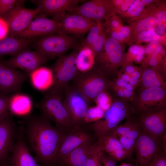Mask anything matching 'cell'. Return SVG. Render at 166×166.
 I'll return each instance as SVG.
<instances>
[{"mask_svg":"<svg viewBox=\"0 0 166 166\" xmlns=\"http://www.w3.org/2000/svg\"><path fill=\"white\" fill-rule=\"evenodd\" d=\"M65 132L41 115L27 121L26 134L30 146L42 166H58L56 153Z\"/></svg>","mask_w":166,"mask_h":166,"instance_id":"1","label":"cell"},{"mask_svg":"<svg viewBox=\"0 0 166 166\" xmlns=\"http://www.w3.org/2000/svg\"><path fill=\"white\" fill-rule=\"evenodd\" d=\"M78 37L64 33L43 35L33 39L31 46L48 60L65 55L78 45Z\"/></svg>","mask_w":166,"mask_h":166,"instance_id":"2","label":"cell"},{"mask_svg":"<svg viewBox=\"0 0 166 166\" xmlns=\"http://www.w3.org/2000/svg\"><path fill=\"white\" fill-rule=\"evenodd\" d=\"M78 51L77 46L70 53L57 58L50 68L53 75V82L46 94L62 97L65 87L78 72L76 64Z\"/></svg>","mask_w":166,"mask_h":166,"instance_id":"3","label":"cell"},{"mask_svg":"<svg viewBox=\"0 0 166 166\" xmlns=\"http://www.w3.org/2000/svg\"><path fill=\"white\" fill-rule=\"evenodd\" d=\"M124 49L121 42L107 36L104 49L95 58L94 67L111 80L117 74L124 60Z\"/></svg>","mask_w":166,"mask_h":166,"instance_id":"4","label":"cell"},{"mask_svg":"<svg viewBox=\"0 0 166 166\" xmlns=\"http://www.w3.org/2000/svg\"><path fill=\"white\" fill-rule=\"evenodd\" d=\"M133 113L132 106L125 101H114L107 111L105 112L102 118L94 123L86 124L100 140L106 136L108 132L118 125L123 120L131 118Z\"/></svg>","mask_w":166,"mask_h":166,"instance_id":"5","label":"cell"},{"mask_svg":"<svg viewBox=\"0 0 166 166\" xmlns=\"http://www.w3.org/2000/svg\"><path fill=\"white\" fill-rule=\"evenodd\" d=\"M72 80L71 85L91 102L101 93L109 89L112 80L94 66L87 72H78Z\"/></svg>","mask_w":166,"mask_h":166,"instance_id":"6","label":"cell"},{"mask_svg":"<svg viewBox=\"0 0 166 166\" xmlns=\"http://www.w3.org/2000/svg\"><path fill=\"white\" fill-rule=\"evenodd\" d=\"M38 106L41 115L53 122L61 130L66 132L72 128L62 97L45 94Z\"/></svg>","mask_w":166,"mask_h":166,"instance_id":"7","label":"cell"},{"mask_svg":"<svg viewBox=\"0 0 166 166\" xmlns=\"http://www.w3.org/2000/svg\"><path fill=\"white\" fill-rule=\"evenodd\" d=\"M62 99L68 114L71 126L85 125V116L87 109L90 106L91 102L69 84L64 87Z\"/></svg>","mask_w":166,"mask_h":166,"instance_id":"8","label":"cell"},{"mask_svg":"<svg viewBox=\"0 0 166 166\" xmlns=\"http://www.w3.org/2000/svg\"><path fill=\"white\" fill-rule=\"evenodd\" d=\"M97 140L94 133L86 124L73 127L65 132L59 144L56 153L58 166L74 149L85 143Z\"/></svg>","mask_w":166,"mask_h":166,"instance_id":"9","label":"cell"},{"mask_svg":"<svg viewBox=\"0 0 166 166\" xmlns=\"http://www.w3.org/2000/svg\"><path fill=\"white\" fill-rule=\"evenodd\" d=\"M166 89L151 88L141 89L134 106L133 113L139 116L160 109L165 107Z\"/></svg>","mask_w":166,"mask_h":166,"instance_id":"10","label":"cell"},{"mask_svg":"<svg viewBox=\"0 0 166 166\" xmlns=\"http://www.w3.org/2000/svg\"><path fill=\"white\" fill-rule=\"evenodd\" d=\"M163 150V141L141 129L134 149L136 166H149L156 154Z\"/></svg>","mask_w":166,"mask_h":166,"instance_id":"11","label":"cell"},{"mask_svg":"<svg viewBox=\"0 0 166 166\" xmlns=\"http://www.w3.org/2000/svg\"><path fill=\"white\" fill-rule=\"evenodd\" d=\"M48 61L41 52L28 49L11 56L7 60H2L4 65L10 68L22 70L28 76L33 71L45 64Z\"/></svg>","mask_w":166,"mask_h":166,"instance_id":"12","label":"cell"},{"mask_svg":"<svg viewBox=\"0 0 166 166\" xmlns=\"http://www.w3.org/2000/svg\"><path fill=\"white\" fill-rule=\"evenodd\" d=\"M18 4L4 19L7 22L10 35L15 36L29 25L34 19L41 12L39 7L30 9Z\"/></svg>","mask_w":166,"mask_h":166,"instance_id":"13","label":"cell"},{"mask_svg":"<svg viewBox=\"0 0 166 166\" xmlns=\"http://www.w3.org/2000/svg\"><path fill=\"white\" fill-rule=\"evenodd\" d=\"M135 120L143 131L163 141L166 134L165 107L139 116Z\"/></svg>","mask_w":166,"mask_h":166,"instance_id":"14","label":"cell"},{"mask_svg":"<svg viewBox=\"0 0 166 166\" xmlns=\"http://www.w3.org/2000/svg\"><path fill=\"white\" fill-rule=\"evenodd\" d=\"M0 58V96L18 93L28 76L25 73L10 68Z\"/></svg>","mask_w":166,"mask_h":166,"instance_id":"15","label":"cell"},{"mask_svg":"<svg viewBox=\"0 0 166 166\" xmlns=\"http://www.w3.org/2000/svg\"><path fill=\"white\" fill-rule=\"evenodd\" d=\"M60 33L56 21L39 13L26 29L15 37L33 39L43 35Z\"/></svg>","mask_w":166,"mask_h":166,"instance_id":"16","label":"cell"},{"mask_svg":"<svg viewBox=\"0 0 166 166\" xmlns=\"http://www.w3.org/2000/svg\"><path fill=\"white\" fill-rule=\"evenodd\" d=\"M61 33L77 37L89 31L95 22L78 14L67 12L57 21Z\"/></svg>","mask_w":166,"mask_h":166,"instance_id":"17","label":"cell"},{"mask_svg":"<svg viewBox=\"0 0 166 166\" xmlns=\"http://www.w3.org/2000/svg\"><path fill=\"white\" fill-rule=\"evenodd\" d=\"M82 0H34L31 1L40 8L41 14L57 21L65 13L78 6Z\"/></svg>","mask_w":166,"mask_h":166,"instance_id":"18","label":"cell"},{"mask_svg":"<svg viewBox=\"0 0 166 166\" xmlns=\"http://www.w3.org/2000/svg\"><path fill=\"white\" fill-rule=\"evenodd\" d=\"M11 114L0 120V165L9 164L7 162L14 145L15 130Z\"/></svg>","mask_w":166,"mask_h":166,"instance_id":"19","label":"cell"},{"mask_svg":"<svg viewBox=\"0 0 166 166\" xmlns=\"http://www.w3.org/2000/svg\"><path fill=\"white\" fill-rule=\"evenodd\" d=\"M67 12L78 14L95 22L101 23L108 18L107 10L103 0L88 1Z\"/></svg>","mask_w":166,"mask_h":166,"instance_id":"20","label":"cell"},{"mask_svg":"<svg viewBox=\"0 0 166 166\" xmlns=\"http://www.w3.org/2000/svg\"><path fill=\"white\" fill-rule=\"evenodd\" d=\"M10 159L13 166H42L30 154L28 147L21 136L14 144Z\"/></svg>","mask_w":166,"mask_h":166,"instance_id":"21","label":"cell"},{"mask_svg":"<svg viewBox=\"0 0 166 166\" xmlns=\"http://www.w3.org/2000/svg\"><path fill=\"white\" fill-rule=\"evenodd\" d=\"M33 40L8 36L0 40V56L15 55L28 49L31 45Z\"/></svg>","mask_w":166,"mask_h":166,"instance_id":"22","label":"cell"},{"mask_svg":"<svg viewBox=\"0 0 166 166\" xmlns=\"http://www.w3.org/2000/svg\"><path fill=\"white\" fill-rule=\"evenodd\" d=\"M96 141L85 143L74 149L64 158L59 166H85L90 149Z\"/></svg>","mask_w":166,"mask_h":166,"instance_id":"23","label":"cell"},{"mask_svg":"<svg viewBox=\"0 0 166 166\" xmlns=\"http://www.w3.org/2000/svg\"><path fill=\"white\" fill-rule=\"evenodd\" d=\"M157 67L146 68L141 71L140 82L141 89L151 88L166 89L165 75Z\"/></svg>","mask_w":166,"mask_h":166,"instance_id":"24","label":"cell"},{"mask_svg":"<svg viewBox=\"0 0 166 166\" xmlns=\"http://www.w3.org/2000/svg\"><path fill=\"white\" fill-rule=\"evenodd\" d=\"M33 86L41 91H48L53 82V75L50 68L41 66L33 71L29 76Z\"/></svg>","mask_w":166,"mask_h":166,"instance_id":"25","label":"cell"},{"mask_svg":"<svg viewBox=\"0 0 166 166\" xmlns=\"http://www.w3.org/2000/svg\"><path fill=\"white\" fill-rule=\"evenodd\" d=\"M95 55L91 47L79 44L76 60L78 72H85L91 69L95 65Z\"/></svg>","mask_w":166,"mask_h":166,"instance_id":"26","label":"cell"},{"mask_svg":"<svg viewBox=\"0 0 166 166\" xmlns=\"http://www.w3.org/2000/svg\"><path fill=\"white\" fill-rule=\"evenodd\" d=\"M32 107V101L28 96L18 93L10 95L9 108L12 114L26 115L30 112Z\"/></svg>","mask_w":166,"mask_h":166,"instance_id":"27","label":"cell"},{"mask_svg":"<svg viewBox=\"0 0 166 166\" xmlns=\"http://www.w3.org/2000/svg\"><path fill=\"white\" fill-rule=\"evenodd\" d=\"M141 129L139 126L133 129L119 140L123 148L132 158L136 141L140 133Z\"/></svg>","mask_w":166,"mask_h":166,"instance_id":"28","label":"cell"},{"mask_svg":"<svg viewBox=\"0 0 166 166\" xmlns=\"http://www.w3.org/2000/svg\"><path fill=\"white\" fill-rule=\"evenodd\" d=\"M139 126L135 120L129 119L124 123L117 125L110 130L106 136L114 137L119 140L131 130Z\"/></svg>","mask_w":166,"mask_h":166,"instance_id":"29","label":"cell"},{"mask_svg":"<svg viewBox=\"0 0 166 166\" xmlns=\"http://www.w3.org/2000/svg\"><path fill=\"white\" fill-rule=\"evenodd\" d=\"M97 141L102 150L110 156L117 150L124 149L119 140L113 137L106 136Z\"/></svg>","mask_w":166,"mask_h":166,"instance_id":"30","label":"cell"},{"mask_svg":"<svg viewBox=\"0 0 166 166\" xmlns=\"http://www.w3.org/2000/svg\"><path fill=\"white\" fill-rule=\"evenodd\" d=\"M158 19L153 16L150 15L140 18L133 25V29L135 32L138 33L146 30L151 27H154L158 23Z\"/></svg>","mask_w":166,"mask_h":166,"instance_id":"31","label":"cell"},{"mask_svg":"<svg viewBox=\"0 0 166 166\" xmlns=\"http://www.w3.org/2000/svg\"><path fill=\"white\" fill-rule=\"evenodd\" d=\"M103 152L96 141L90 149L85 166H100Z\"/></svg>","mask_w":166,"mask_h":166,"instance_id":"32","label":"cell"},{"mask_svg":"<svg viewBox=\"0 0 166 166\" xmlns=\"http://www.w3.org/2000/svg\"><path fill=\"white\" fill-rule=\"evenodd\" d=\"M105 112L97 105L90 106L87 109L84 117L85 125L95 122L102 118Z\"/></svg>","mask_w":166,"mask_h":166,"instance_id":"33","label":"cell"},{"mask_svg":"<svg viewBox=\"0 0 166 166\" xmlns=\"http://www.w3.org/2000/svg\"><path fill=\"white\" fill-rule=\"evenodd\" d=\"M102 27L101 23L94 22L89 30L85 39L80 44L89 46L92 48L100 34Z\"/></svg>","mask_w":166,"mask_h":166,"instance_id":"34","label":"cell"},{"mask_svg":"<svg viewBox=\"0 0 166 166\" xmlns=\"http://www.w3.org/2000/svg\"><path fill=\"white\" fill-rule=\"evenodd\" d=\"M25 0H0V17L3 18L18 4H23Z\"/></svg>","mask_w":166,"mask_h":166,"instance_id":"35","label":"cell"},{"mask_svg":"<svg viewBox=\"0 0 166 166\" xmlns=\"http://www.w3.org/2000/svg\"><path fill=\"white\" fill-rule=\"evenodd\" d=\"M105 90L99 94L94 101L96 105L98 106L104 112L111 106L112 101L111 97L107 91Z\"/></svg>","mask_w":166,"mask_h":166,"instance_id":"36","label":"cell"},{"mask_svg":"<svg viewBox=\"0 0 166 166\" xmlns=\"http://www.w3.org/2000/svg\"><path fill=\"white\" fill-rule=\"evenodd\" d=\"M107 36L106 29L102 26L100 34L92 47L95 58L98 56L102 51Z\"/></svg>","mask_w":166,"mask_h":166,"instance_id":"37","label":"cell"},{"mask_svg":"<svg viewBox=\"0 0 166 166\" xmlns=\"http://www.w3.org/2000/svg\"><path fill=\"white\" fill-rule=\"evenodd\" d=\"M131 31V29L127 26H121L118 31L107 30L109 36L119 42L125 40L130 35Z\"/></svg>","mask_w":166,"mask_h":166,"instance_id":"38","label":"cell"},{"mask_svg":"<svg viewBox=\"0 0 166 166\" xmlns=\"http://www.w3.org/2000/svg\"><path fill=\"white\" fill-rule=\"evenodd\" d=\"M144 9V6L140 0H134L125 13L128 16L138 17L143 14Z\"/></svg>","mask_w":166,"mask_h":166,"instance_id":"39","label":"cell"},{"mask_svg":"<svg viewBox=\"0 0 166 166\" xmlns=\"http://www.w3.org/2000/svg\"><path fill=\"white\" fill-rule=\"evenodd\" d=\"M11 95L0 96V120L10 113L9 101Z\"/></svg>","mask_w":166,"mask_h":166,"instance_id":"40","label":"cell"},{"mask_svg":"<svg viewBox=\"0 0 166 166\" xmlns=\"http://www.w3.org/2000/svg\"><path fill=\"white\" fill-rule=\"evenodd\" d=\"M149 166H166V152L163 150L157 153Z\"/></svg>","mask_w":166,"mask_h":166,"instance_id":"41","label":"cell"},{"mask_svg":"<svg viewBox=\"0 0 166 166\" xmlns=\"http://www.w3.org/2000/svg\"><path fill=\"white\" fill-rule=\"evenodd\" d=\"M137 38L140 42H149L157 41L160 38L154 36L147 30L140 31L137 34Z\"/></svg>","mask_w":166,"mask_h":166,"instance_id":"42","label":"cell"},{"mask_svg":"<svg viewBox=\"0 0 166 166\" xmlns=\"http://www.w3.org/2000/svg\"><path fill=\"white\" fill-rule=\"evenodd\" d=\"M117 162L103 151L100 166H116Z\"/></svg>","mask_w":166,"mask_h":166,"instance_id":"43","label":"cell"},{"mask_svg":"<svg viewBox=\"0 0 166 166\" xmlns=\"http://www.w3.org/2000/svg\"><path fill=\"white\" fill-rule=\"evenodd\" d=\"M8 25L4 18L0 17V40L7 36L9 34Z\"/></svg>","mask_w":166,"mask_h":166,"instance_id":"44","label":"cell"},{"mask_svg":"<svg viewBox=\"0 0 166 166\" xmlns=\"http://www.w3.org/2000/svg\"><path fill=\"white\" fill-rule=\"evenodd\" d=\"M129 52L134 57L137 55H144L145 54L144 48L136 45L131 46L129 49Z\"/></svg>","mask_w":166,"mask_h":166,"instance_id":"45","label":"cell"},{"mask_svg":"<svg viewBox=\"0 0 166 166\" xmlns=\"http://www.w3.org/2000/svg\"><path fill=\"white\" fill-rule=\"evenodd\" d=\"M166 11L164 10H160L154 12L153 15L156 18L159 22H166Z\"/></svg>","mask_w":166,"mask_h":166,"instance_id":"46","label":"cell"},{"mask_svg":"<svg viewBox=\"0 0 166 166\" xmlns=\"http://www.w3.org/2000/svg\"><path fill=\"white\" fill-rule=\"evenodd\" d=\"M155 32L159 36H162L165 34V26L162 24V23H159L154 27Z\"/></svg>","mask_w":166,"mask_h":166,"instance_id":"47","label":"cell"},{"mask_svg":"<svg viewBox=\"0 0 166 166\" xmlns=\"http://www.w3.org/2000/svg\"><path fill=\"white\" fill-rule=\"evenodd\" d=\"M158 54L153 53L152 55L149 59L148 64L149 65L152 67H157L159 63V61L158 59L157 55Z\"/></svg>","mask_w":166,"mask_h":166,"instance_id":"48","label":"cell"},{"mask_svg":"<svg viewBox=\"0 0 166 166\" xmlns=\"http://www.w3.org/2000/svg\"><path fill=\"white\" fill-rule=\"evenodd\" d=\"M134 0L124 1L120 6V10L122 13H125L130 6L133 3Z\"/></svg>","mask_w":166,"mask_h":166,"instance_id":"49","label":"cell"},{"mask_svg":"<svg viewBox=\"0 0 166 166\" xmlns=\"http://www.w3.org/2000/svg\"><path fill=\"white\" fill-rule=\"evenodd\" d=\"M137 68L131 65H127L124 66L125 73L130 75Z\"/></svg>","mask_w":166,"mask_h":166,"instance_id":"50","label":"cell"},{"mask_svg":"<svg viewBox=\"0 0 166 166\" xmlns=\"http://www.w3.org/2000/svg\"><path fill=\"white\" fill-rule=\"evenodd\" d=\"M140 82V79L131 76L128 83L132 85L134 88V86L137 85Z\"/></svg>","mask_w":166,"mask_h":166,"instance_id":"51","label":"cell"},{"mask_svg":"<svg viewBox=\"0 0 166 166\" xmlns=\"http://www.w3.org/2000/svg\"><path fill=\"white\" fill-rule=\"evenodd\" d=\"M123 90L124 95V98H128L133 96V92L132 91L128 90L125 88H123Z\"/></svg>","mask_w":166,"mask_h":166,"instance_id":"52","label":"cell"},{"mask_svg":"<svg viewBox=\"0 0 166 166\" xmlns=\"http://www.w3.org/2000/svg\"><path fill=\"white\" fill-rule=\"evenodd\" d=\"M120 75L119 77L121 79L124 81L128 83L131 77L130 75L125 73L121 74H120Z\"/></svg>","mask_w":166,"mask_h":166,"instance_id":"53","label":"cell"},{"mask_svg":"<svg viewBox=\"0 0 166 166\" xmlns=\"http://www.w3.org/2000/svg\"><path fill=\"white\" fill-rule=\"evenodd\" d=\"M141 74V71L140 72V70L137 69L130 75V76L132 77L140 79Z\"/></svg>","mask_w":166,"mask_h":166,"instance_id":"54","label":"cell"},{"mask_svg":"<svg viewBox=\"0 0 166 166\" xmlns=\"http://www.w3.org/2000/svg\"><path fill=\"white\" fill-rule=\"evenodd\" d=\"M154 48L150 44L149 45L144 49L145 53L147 54H151L154 52Z\"/></svg>","mask_w":166,"mask_h":166,"instance_id":"55","label":"cell"},{"mask_svg":"<svg viewBox=\"0 0 166 166\" xmlns=\"http://www.w3.org/2000/svg\"><path fill=\"white\" fill-rule=\"evenodd\" d=\"M162 50L163 48L162 45L157 43L154 48L153 53L159 54Z\"/></svg>","mask_w":166,"mask_h":166,"instance_id":"56","label":"cell"},{"mask_svg":"<svg viewBox=\"0 0 166 166\" xmlns=\"http://www.w3.org/2000/svg\"><path fill=\"white\" fill-rule=\"evenodd\" d=\"M144 55H137L135 56L134 57L135 61L139 62L141 61L143 58Z\"/></svg>","mask_w":166,"mask_h":166,"instance_id":"57","label":"cell"},{"mask_svg":"<svg viewBox=\"0 0 166 166\" xmlns=\"http://www.w3.org/2000/svg\"><path fill=\"white\" fill-rule=\"evenodd\" d=\"M153 1L152 0H142L140 1L144 6L150 4L153 2Z\"/></svg>","mask_w":166,"mask_h":166,"instance_id":"58","label":"cell"},{"mask_svg":"<svg viewBox=\"0 0 166 166\" xmlns=\"http://www.w3.org/2000/svg\"><path fill=\"white\" fill-rule=\"evenodd\" d=\"M124 88L128 90L133 91L134 90V88L132 85L128 83L125 86Z\"/></svg>","mask_w":166,"mask_h":166,"instance_id":"59","label":"cell"},{"mask_svg":"<svg viewBox=\"0 0 166 166\" xmlns=\"http://www.w3.org/2000/svg\"><path fill=\"white\" fill-rule=\"evenodd\" d=\"M119 166H134L130 164L123 163Z\"/></svg>","mask_w":166,"mask_h":166,"instance_id":"60","label":"cell"},{"mask_svg":"<svg viewBox=\"0 0 166 166\" xmlns=\"http://www.w3.org/2000/svg\"><path fill=\"white\" fill-rule=\"evenodd\" d=\"M165 51L163 49L159 53L160 55H163L165 54Z\"/></svg>","mask_w":166,"mask_h":166,"instance_id":"61","label":"cell"},{"mask_svg":"<svg viewBox=\"0 0 166 166\" xmlns=\"http://www.w3.org/2000/svg\"><path fill=\"white\" fill-rule=\"evenodd\" d=\"M0 166H13L11 164L6 165H0Z\"/></svg>","mask_w":166,"mask_h":166,"instance_id":"62","label":"cell"}]
</instances>
